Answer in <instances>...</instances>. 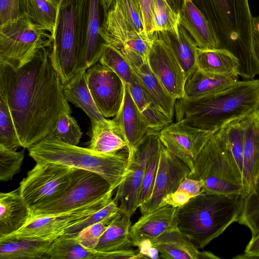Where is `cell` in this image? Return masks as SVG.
Wrapping results in <instances>:
<instances>
[{"mask_svg":"<svg viewBox=\"0 0 259 259\" xmlns=\"http://www.w3.org/2000/svg\"><path fill=\"white\" fill-rule=\"evenodd\" d=\"M138 2L142 12L145 32L151 37L154 27V0H138Z\"/></svg>","mask_w":259,"mask_h":259,"instance_id":"cell-49","label":"cell"},{"mask_svg":"<svg viewBox=\"0 0 259 259\" xmlns=\"http://www.w3.org/2000/svg\"><path fill=\"white\" fill-rule=\"evenodd\" d=\"M124 57L138 76L151 103L172 120L177 99L167 92L151 70L147 59L135 53Z\"/></svg>","mask_w":259,"mask_h":259,"instance_id":"cell-21","label":"cell"},{"mask_svg":"<svg viewBox=\"0 0 259 259\" xmlns=\"http://www.w3.org/2000/svg\"><path fill=\"white\" fill-rule=\"evenodd\" d=\"M178 208L167 204L142 215L130 230L132 246H136L144 240L152 241L162 234L178 227Z\"/></svg>","mask_w":259,"mask_h":259,"instance_id":"cell-22","label":"cell"},{"mask_svg":"<svg viewBox=\"0 0 259 259\" xmlns=\"http://www.w3.org/2000/svg\"><path fill=\"white\" fill-rule=\"evenodd\" d=\"M131 218L121 212L103 234L94 250L109 252L130 248L132 246L130 236L132 226Z\"/></svg>","mask_w":259,"mask_h":259,"instance_id":"cell-31","label":"cell"},{"mask_svg":"<svg viewBox=\"0 0 259 259\" xmlns=\"http://www.w3.org/2000/svg\"><path fill=\"white\" fill-rule=\"evenodd\" d=\"M113 1L116 3L124 18L136 31L139 33L147 35L145 31L142 12L138 0H113Z\"/></svg>","mask_w":259,"mask_h":259,"instance_id":"cell-44","label":"cell"},{"mask_svg":"<svg viewBox=\"0 0 259 259\" xmlns=\"http://www.w3.org/2000/svg\"><path fill=\"white\" fill-rule=\"evenodd\" d=\"M113 191L114 190L111 189L96 201L67 212L49 215H31L19 230L0 237V239L58 237L63 235L67 228L108 204L113 199Z\"/></svg>","mask_w":259,"mask_h":259,"instance_id":"cell-11","label":"cell"},{"mask_svg":"<svg viewBox=\"0 0 259 259\" xmlns=\"http://www.w3.org/2000/svg\"><path fill=\"white\" fill-rule=\"evenodd\" d=\"M111 121L114 131L126 144L129 165L138 144L148 131V127L126 84L122 105Z\"/></svg>","mask_w":259,"mask_h":259,"instance_id":"cell-20","label":"cell"},{"mask_svg":"<svg viewBox=\"0 0 259 259\" xmlns=\"http://www.w3.org/2000/svg\"><path fill=\"white\" fill-rule=\"evenodd\" d=\"M121 211L118 204L113 199L106 206L88 217L85 219L67 228L63 235L69 237H76L84 228L97 223L110 215Z\"/></svg>","mask_w":259,"mask_h":259,"instance_id":"cell-43","label":"cell"},{"mask_svg":"<svg viewBox=\"0 0 259 259\" xmlns=\"http://www.w3.org/2000/svg\"><path fill=\"white\" fill-rule=\"evenodd\" d=\"M112 189L99 175L74 168L71 183L58 198L31 210V215H49L67 212L102 197Z\"/></svg>","mask_w":259,"mask_h":259,"instance_id":"cell-10","label":"cell"},{"mask_svg":"<svg viewBox=\"0 0 259 259\" xmlns=\"http://www.w3.org/2000/svg\"><path fill=\"white\" fill-rule=\"evenodd\" d=\"M95 259H138V252L128 248L109 252H99L95 250Z\"/></svg>","mask_w":259,"mask_h":259,"instance_id":"cell-50","label":"cell"},{"mask_svg":"<svg viewBox=\"0 0 259 259\" xmlns=\"http://www.w3.org/2000/svg\"><path fill=\"white\" fill-rule=\"evenodd\" d=\"M50 48L18 68L0 62V94L7 102L24 148L51 134L63 112L71 113Z\"/></svg>","mask_w":259,"mask_h":259,"instance_id":"cell-1","label":"cell"},{"mask_svg":"<svg viewBox=\"0 0 259 259\" xmlns=\"http://www.w3.org/2000/svg\"><path fill=\"white\" fill-rule=\"evenodd\" d=\"M147 56L149 66L167 92L176 99L184 97L186 76L179 63L156 32Z\"/></svg>","mask_w":259,"mask_h":259,"instance_id":"cell-18","label":"cell"},{"mask_svg":"<svg viewBox=\"0 0 259 259\" xmlns=\"http://www.w3.org/2000/svg\"><path fill=\"white\" fill-rule=\"evenodd\" d=\"M23 16L29 18L54 36L59 9L51 0H20Z\"/></svg>","mask_w":259,"mask_h":259,"instance_id":"cell-32","label":"cell"},{"mask_svg":"<svg viewBox=\"0 0 259 259\" xmlns=\"http://www.w3.org/2000/svg\"><path fill=\"white\" fill-rule=\"evenodd\" d=\"M52 133L59 140L72 145H78L82 135L77 122L67 112L61 114Z\"/></svg>","mask_w":259,"mask_h":259,"instance_id":"cell-38","label":"cell"},{"mask_svg":"<svg viewBox=\"0 0 259 259\" xmlns=\"http://www.w3.org/2000/svg\"><path fill=\"white\" fill-rule=\"evenodd\" d=\"M48 259L88 258L95 257L94 250L82 246L76 237L64 235L56 238L47 252Z\"/></svg>","mask_w":259,"mask_h":259,"instance_id":"cell-34","label":"cell"},{"mask_svg":"<svg viewBox=\"0 0 259 259\" xmlns=\"http://www.w3.org/2000/svg\"><path fill=\"white\" fill-rule=\"evenodd\" d=\"M127 85L133 101L141 111L151 103L138 76L134 71L130 82Z\"/></svg>","mask_w":259,"mask_h":259,"instance_id":"cell-48","label":"cell"},{"mask_svg":"<svg viewBox=\"0 0 259 259\" xmlns=\"http://www.w3.org/2000/svg\"><path fill=\"white\" fill-rule=\"evenodd\" d=\"M190 172L189 167L162 145L151 194L139 207L141 214L162 206L164 198L177 190Z\"/></svg>","mask_w":259,"mask_h":259,"instance_id":"cell-16","label":"cell"},{"mask_svg":"<svg viewBox=\"0 0 259 259\" xmlns=\"http://www.w3.org/2000/svg\"><path fill=\"white\" fill-rule=\"evenodd\" d=\"M121 212L119 211L114 213L97 223L84 228L76 235L77 240L86 249L94 250L103 234Z\"/></svg>","mask_w":259,"mask_h":259,"instance_id":"cell-39","label":"cell"},{"mask_svg":"<svg viewBox=\"0 0 259 259\" xmlns=\"http://www.w3.org/2000/svg\"><path fill=\"white\" fill-rule=\"evenodd\" d=\"M186 0H165L171 9L178 15L185 5Z\"/></svg>","mask_w":259,"mask_h":259,"instance_id":"cell-56","label":"cell"},{"mask_svg":"<svg viewBox=\"0 0 259 259\" xmlns=\"http://www.w3.org/2000/svg\"><path fill=\"white\" fill-rule=\"evenodd\" d=\"M87 85L94 103L105 118L114 117L124 96L125 83L110 68L99 62L86 70Z\"/></svg>","mask_w":259,"mask_h":259,"instance_id":"cell-15","label":"cell"},{"mask_svg":"<svg viewBox=\"0 0 259 259\" xmlns=\"http://www.w3.org/2000/svg\"><path fill=\"white\" fill-rule=\"evenodd\" d=\"M203 187V184L201 180L187 177L181 183L178 190L184 191L191 197H193L204 192Z\"/></svg>","mask_w":259,"mask_h":259,"instance_id":"cell-53","label":"cell"},{"mask_svg":"<svg viewBox=\"0 0 259 259\" xmlns=\"http://www.w3.org/2000/svg\"><path fill=\"white\" fill-rule=\"evenodd\" d=\"M241 259L259 258V234L251 237L248 244L246 246L243 254L238 255L233 257Z\"/></svg>","mask_w":259,"mask_h":259,"instance_id":"cell-55","label":"cell"},{"mask_svg":"<svg viewBox=\"0 0 259 259\" xmlns=\"http://www.w3.org/2000/svg\"><path fill=\"white\" fill-rule=\"evenodd\" d=\"M244 198L202 192L178 210V228L197 248L201 249L238 222Z\"/></svg>","mask_w":259,"mask_h":259,"instance_id":"cell-3","label":"cell"},{"mask_svg":"<svg viewBox=\"0 0 259 259\" xmlns=\"http://www.w3.org/2000/svg\"><path fill=\"white\" fill-rule=\"evenodd\" d=\"M194 164L195 172L188 178L201 180L204 192L243 196L242 173L218 131L201 149Z\"/></svg>","mask_w":259,"mask_h":259,"instance_id":"cell-6","label":"cell"},{"mask_svg":"<svg viewBox=\"0 0 259 259\" xmlns=\"http://www.w3.org/2000/svg\"><path fill=\"white\" fill-rule=\"evenodd\" d=\"M99 33L104 40L123 55L134 53L147 59L152 38L139 33L113 1L104 16Z\"/></svg>","mask_w":259,"mask_h":259,"instance_id":"cell-14","label":"cell"},{"mask_svg":"<svg viewBox=\"0 0 259 259\" xmlns=\"http://www.w3.org/2000/svg\"><path fill=\"white\" fill-rule=\"evenodd\" d=\"M154 32L171 31L178 33L180 15L169 6L165 0H154Z\"/></svg>","mask_w":259,"mask_h":259,"instance_id":"cell-41","label":"cell"},{"mask_svg":"<svg viewBox=\"0 0 259 259\" xmlns=\"http://www.w3.org/2000/svg\"><path fill=\"white\" fill-rule=\"evenodd\" d=\"M31 210L20 189L0 193V237L19 230L28 221Z\"/></svg>","mask_w":259,"mask_h":259,"instance_id":"cell-25","label":"cell"},{"mask_svg":"<svg viewBox=\"0 0 259 259\" xmlns=\"http://www.w3.org/2000/svg\"><path fill=\"white\" fill-rule=\"evenodd\" d=\"M159 251L160 257L166 259H218L209 251H200L177 227L152 241Z\"/></svg>","mask_w":259,"mask_h":259,"instance_id":"cell-24","label":"cell"},{"mask_svg":"<svg viewBox=\"0 0 259 259\" xmlns=\"http://www.w3.org/2000/svg\"><path fill=\"white\" fill-rule=\"evenodd\" d=\"M212 26L220 48L238 60V73L249 75L256 70L251 48L253 17L248 0H191Z\"/></svg>","mask_w":259,"mask_h":259,"instance_id":"cell-4","label":"cell"},{"mask_svg":"<svg viewBox=\"0 0 259 259\" xmlns=\"http://www.w3.org/2000/svg\"><path fill=\"white\" fill-rule=\"evenodd\" d=\"M251 48L257 74H259V16L253 17L252 19Z\"/></svg>","mask_w":259,"mask_h":259,"instance_id":"cell-51","label":"cell"},{"mask_svg":"<svg viewBox=\"0 0 259 259\" xmlns=\"http://www.w3.org/2000/svg\"><path fill=\"white\" fill-rule=\"evenodd\" d=\"M244 130L243 197L254 193L259 177V110L241 119Z\"/></svg>","mask_w":259,"mask_h":259,"instance_id":"cell-19","label":"cell"},{"mask_svg":"<svg viewBox=\"0 0 259 259\" xmlns=\"http://www.w3.org/2000/svg\"><path fill=\"white\" fill-rule=\"evenodd\" d=\"M53 39L49 32L23 16L0 26V62L19 67L51 47Z\"/></svg>","mask_w":259,"mask_h":259,"instance_id":"cell-7","label":"cell"},{"mask_svg":"<svg viewBox=\"0 0 259 259\" xmlns=\"http://www.w3.org/2000/svg\"><path fill=\"white\" fill-rule=\"evenodd\" d=\"M159 133L148 130L142 138L129 163V171L113 198L117 204L119 202L121 211L131 217L139 207L140 190L149 160L162 145Z\"/></svg>","mask_w":259,"mask_h":259,"instance_id":"cell-13","label":"cell"},{"mask_svg":"<svg viewBox=\"0 0 259 259\" xmlns=\"http://www.w3.org/2000/svg\"><path fill=\"white\" fill-rule=\"evenodd\" d=\"M197 68L206 73L220 75H238L239 61L229 51L223 48H197Z\"/></svg>","mask_w":259,"mask_h":259,"instance_id":"cell-30","label":"cell"},{"mask_svg":"<svg viewBox=\"0 0 259 259\" xmlns=\"http://www.w3.org/2000/svg\"><path fill=\"white\" fill-rule=\"evenodd\" d=\"M216 132L200 129L183 121H177L161 130L159 138L162 144L170 152L189 167L191 171L189 176L195 172L194 162L197 155Z\"/></svg>","mask_w":259,"mask_h":259,"instance_id":"cell-17","label":"cell"},{"mask_svg":"<svg viewBox=\"0 0 259 259\" xmlns=\"http://www.w3.org/2000/svg\"><path fill=\"white\" fill-rule=\"evenodd\" d=\"M0 145L15 149L21 147L7 102L0 94Z\"/></svg>","mask_w":259,"mask_h":259,"instance_id":"cell-36","label":"cell"},{"mask_svg":"<svg viewBox=\"0 0 259 259\" xmlns=\"http://www.w3.org/2000/svg\"><path fill=\"white\" fill-rule=\"evenodd\" d=\"M75 3L76 74L98 62L108 45L99 33L104 18L101 0H75Z\"/></svg>","mask_w":259,"mask_h":259,"instance_id":"cell-8","label":"cell"},{"mask_svg":"<svg viewBox=\"0 0 259 259\" xmlns=\"http://www.w3.org/2000/svg\"><path fill=\"white\" fill-rule=\"evenodd\" d=\"M238 78V75L210 74L196 68L186 80L183 99H195L219 93L237 81Z\"/></svg>","mask_w":259,"mask_h":259,"instance_id":"cell-27","label":"cell"},{"mask_svg":"<svg viewBox=\"0 0 259 259\" xmlns=\"http://www.w3.org/2000/svg\"><path fill=\"white\" fill-rule=\"evenodd\" d=\"M24 157V150L17 152L0 145V180H12L20 171Z\"/></svg>","mask_w":259,"mask_h":259,"instance_id":"cell-42","label":"cell"},{"mask_svg":"<svg viewBox=\"0 0 259 259\" xmlns=\"http://www.w3.org/2000/svg\"><path fill=\"white\" fill-rule=\"evenodd\" d=\"M191 198L187 193L177 190L164 198L162 206L168 204L175 207H179L187 203Z\"/></svg>","mask_w":259,"mask_h":259,"instance_id":"cell-54","label":"cell"},{"mask_svg":"<svg viewBox=\"0 0 259 259\" xmlns=\"http://www.w3.org/2000/svg\"><path fill=\"white\" fill-rule=\"evenodd\" d=\"M160 150L161 149L151 156L147 165L140 190L139 206L149 198L151 194L158 164Z\"/></svg>","mask_w":259,"mask_h":259,"instance_id":"cell-45","label":"cell"},{"mask_svg":"<svg viewBox=\"0 0 259 259\" xmlns=\"http://www.w3.org/2000/svg\"><path fill=\"white\" fill-rule=\"evenodd\" d=\"M63 90L67 100L81 108L90 118L91 123L102 122L112 124L111 120L102 116L94 103L87 85L86 71L75 74L64 85Z\"/></svg>","mask_w":259,"mask_h":259,"instance_id":"cell-29","label":"cell"},{"mask_svg":"<svg viewBox=\"0 0 259 259\" xmlns=\"http://www.w3.org/2000/svg\"><path fill=\"white\" fill-rule=\"evenodd\" d=\"M178 31V33L171 31L156 32L170 50L187 78L197 68L198 47L188 32L180 24Z\"/></svg>","mask_w":259,"mask_h":259,"instance_id":"cell-26","label":"cell"},{"mask_svg":"<svg viewBox=\"0 0 259 259\" xmlns=\"http://www.w3.org/2000/svg\"><path fill=\"white\" fill-rule=\"evenodd\" d=\"M52 2L55 4L58 8H60L62 0H51Z\"/></svg>","mask_w":259,"mask_h":259,"instance_id":"cell-58","label":"cell"},{"mask_svg":"<svg viewBox=\"0 0 259 259\" xmlns=\"http://www.w3.org/2000/svg\"><path fill=\"white\" fill-rule=\"evenodd\" d=\"M20 0H0V26L22 17Z\"/></svg>","mask_w":259,"mask_h":259,"instance_id":"cell-47","label":"cell"},{"mask_svg":"<svg viewBox=\"0 0 259 259\" xmlns=\"http://www.w3.org/2000/svg\"><path fill=\"white\" fill-rule=\"evenodd\" d=\"M218 133L230 149L242 173L244 139L241 119L229 122L219 130Z\"/></svg>","mask_w":259,"mask_h":259,"instance_id":"cell-35","label":"cell"},{"mask_svg":"<svg viewBox=\"0 0 259 259\" xmlns=\"http://www.w3.org/2000/svg\"><path fill=\"white\" fill-rule=\"evenodd\" d=\"M141 112L143 119L149 131L160 132L172 122V120L152 103Z\"/></svg>","mask_w":259,"mask_h":259,"instance_id":"cell-46","label":"cell"},{"mask_svg":"<svg viewBox=\"0 0 259 259\" xmlns=\"http://www.w3.org/2000/svg\"><path fill=\"white\" fill-rule=\"evenodd\" d=\"M52 64L64 84L75 74L77 54L75 0H62L51 47Z\"/></svg>","mask_w":259,"mask_h":259,"instance_id":"cell-12","label":"cell"},{"mask_svg":"<svg viewBox=\"0 0 259 259\" xmlns=\"http://www.w3.org/2000/svg\"><path fill=\"white\" fill-rule=\"evenodd\" d=\"M113 0H101V5L103 8L104 16L107 12L109 7L112 3Z\"/></svg>","mask_w":259,"mask_h":259,"instance_id":"cell-57","label":"cell"},{"mask_svg":"<svg viewBox=\"0 0 259 259\" xmlns=\"http://www.w3.org/2000/svg\"><path fill=\"white\" fill-rule=\"evenodd\" d=\"M73 170V167L57 163L36 162L19 186L30 210L61 196L71 183Z\"/></svg>","mask_w":259,"mask_h":259,"instance_id":"cell-9","label":"cell"},{"mask_svg":"<svg viewBox=\"0 0 259 259\" xmlns=\"http://www.w3.org/2000/svg\"><path fill=\"white\" fill-rule=\"evenodd\" d=\"M138 248V255L140 258L158 259L160 257L158 250L153 246L150 240H144L136 245Z\"/></svg>","mask_w":259,"mask_h":259,"instance_id":"cell-52","label":"cell"},{"mask_svg":"<svg viewBox=\"0 0 259 259\" xmlns=\"http://www.w3.org/2000/svg\"><path fill=\"white\" fill-rule=\"evenodd\" d=\"M57 238L0 239V258L48 259V249Z\"/></svg>","mask_w":259,"mask_h":259,"instance_id":"cell-28","label":"cell"},{"mask_svg":"<svg viewBox=\"0 0 259 259\" xmlns=\"http://www.w3.org/2000/svg\"><path fill=\"white\" fill-rule=\"evenodd\" d=\"M98 62L111 69L125 84L130 82L134 71L123 55L113 46H107Z\"/></svg>","mask_w":259,"mask_h":259,"instance_id":"cell-37","label":"cell"},{"mask_svg":"<svg viewBox=\"0 0 259 259\" xmlns=\"http://www.w3.org/2000/svg\"><path fill=\"white\" fill-rule=\"evenodd\" d=\"M91 124V139L87 148L102 154H112L126 148L125 141L114 130L112 124L102 122Z\"/></svg>","mask_w":259,"mask_h":259,"instance_id":"cell-33","label":"cell"},{"mask_svg":"<svg viewBox=\"0 0 259 259\" xmlns=\"http://www.w3.org/2000/svg\"><path fill=\"white\" fill-rule=\"evenodd\" d=\"M238 222L249 229L252 237L259 234V177L255 192L244 198Z\"/></svg>","mask_w":259,"mask_h":259,"instance_id":"cell-40","label":"cell"},{"mask_svg":"<svg viewBox=\"0 0 259 259\" xmlns=\"http://www.w3.org/2000/svg\"><path fill=\"white\" fill-rule=\"evenodd\" d=\"M259 110V79L238 80L226 89L199 98L177 99V121L216 132Z\"/></svg>","mask_w":259,"mask_h":259,"instance_id":"cell-2","label":"cell"},{"mask_svg":"<svg viewBox=\"0 0 259 259\" xmlns=\"http://www.w3.org/2000/svg\"><path fill=\"white\" fill-rule=\"evenodd\" d=\"M36 162H51L95 172L115 189L129 171L128 153L102 154L63 142L51 133L28 148Z\"/></svg>","mask_w":259,"mask_h":259,"instance_id":"cell-5","label":"cell"},{"mask_svg":"<svg viewBox=\"0 0 259 259\" xmlns=\"http://www.w3.org/2000/svg\"><path fill=\"white\" fill-rule=\"evenodd\" d=\"M179 24L201 49L220 48V41L212 26L191 0H186L180 13Z\"/></svg>","mask_w":259,"mask_h":259,"instance_id":"cell-23","label":"cell"}]
</instances>
